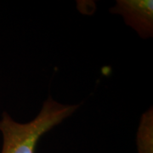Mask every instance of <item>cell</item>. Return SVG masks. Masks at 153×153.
<instances>
[{"label": "cell", "instance_id": "obj_2", "mask_svg": "<svg viewBox=\"0 0 153 153\" xmlns=\"http://www.w3.org/2000/svg\"><path fill=\"white\" fill-rule=\"evenodd\" d=\"M153 2L152 0H120L113 10L122 15L126 23L143 38L153 32Z\"/></svg>", "mask_w": 153, "mask_h": 153}, {"label": "cell", "instance_id": "obj_3", "mask_svg": "<svg viewBox=\"0 0 153 153\" xmlns=\"http://www.w3.org/2000/svg\"><path fill=\"white\" fill-rule=\"evenodd\" d=\"M152 110L142 116L137 133V148L139 153H153Z\"/></svg>", "mask_w": 153, "mask_h": 153}, {"label": "cell", "instance_id": "obj_1", "mask_svg": "<svg viewBox=\"0 0 153 153\" xmlns=\"http://www.w3.org/2000/svg\"><path fill=\"white\" fill-rule=\"evenodd\" d=\"M76 105H63L49 98L38 115L27 123H19L6 112L0 120L4 144L1 153H34L40 137L71 115Z\"/></svg>", "mask_w": 153, "mask_h": 153}]
</instances>
